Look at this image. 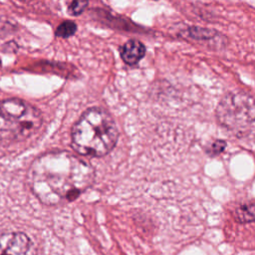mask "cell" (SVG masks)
<instances>
[{"label": "cell", "mask_w": 255, "mask_h": 255, "mask_svg": "<svg viewBox=\"0 0 255 255\" xmlns=\"http://www.w3.org/2000/svg\"><path fill=\"white\" fill-rule=\"evenodd\" d=\"M94 178L93 166L68 151H54L37 157L28 173L32 192L49 206L74 201L93 184Z\"/></svg>", "instance_id": "cell-1"}, {"label": "cell", "mask_w": 255, "mask_h": 255, "mask_svg": "<svg viewBox=\"0 0 255 255\" xmlns=\"http://www.w3.org/2000/svg\"><path fill=\"white\" fill-rule=\"evenodd\" d=\"M119 130L112 116L105 110L86 111L72 128V146L80 154L104 156L117 143Z\"/></svg>", "instance_id": "cell-2"}, {"label": "cell", "mask_w": 255, "mask_h": 255, "mask_svg": "<svg viewBox=\"0 0 255 255\" xmlns=\"http://www.w3.org/2000/svg\"><path fill=\"white\" fill-rule=\"evenodd\" d=\"M41 123V113L21 100L9 99L0 104L1 137L26 138L40 128Z\"/></svg>", "instance_id": "cell-3"}, {"label": "cell", "mask_w": 255, "mask_h": 255, "mask_svg": "<svg viewBox=\"0 0 255 255\" xmlns=\"http://www.w3.org/2000/svg\"><path fill=\"white\" fill-rule=\"evenodd\" d=\"M216 118L221 127L244 134L255 127V99L245 93H230L218 104Z\"/></svg>", "instance_id": "cell-4"}, {"label": "cell", "mask_w": 255, "mask_h": 255, "mask_svg": "<svg viewBox=\"0 0 255 255\" xmlns=\"http://www.w3.org/2000/svg\"><path fill=\"white\" fill-rule=\"evenodd\" d=\"M0 255H37L31 239L23 232L0 234Z\"/></svg>", "instance_id": "cell-5"}, {"label": "cell", "mask_w": 255, "mask_h": 255, "mask_svg": "<svg viewBox=\"0 0 255 255\" xmlns=\"http://www.w3.org/2000/svg\"><path fill=\"white\" fill-rule=\"evenodd\" d=\"M145 54V47L137 40L128 41L122 48L121 56L124 62L128 65L136 64Z\"/></svg>", "instance_id": "cell-6"}, {"label": "cell", "mask_w": 255, "mask_h": 255, "mask_svg": "<svg viewBox=\"0 0 255 255\" xmlns=\"http://www.w3.org/2000/svg\"><path fill=\"white\" fill-rule=\"evenodd\" d=\"M236 219L240 222H247L255 220V205H243L236 211Z\"/></svg>", "instance_id": "cell-7"}, {"label": "cell", "mask_w": 255, "mask_h": 255, "mask_svg": "<svg viewBox=\"0 0 255 255\" xmlns=\"http://www.w3.org/2000/svg\"><path fill=\"white\" fill-rule=\"evenodd\" d=\"M77 31V25L72 21H65L61 23L55 31V35L59 38H69Z\"/></svg>", "instance_id": "cell-8"}, {"label": "cell", "mask_w": 255, "mask_h": 255, "mask_svg": "<svg viewBox=\"0 0 255 255\" xmlns=\"http://www.w3.org/2000/svg\"><path fill=\"white\" fill-rule=\"evenodd\" d=\"M88 6V0H73L70 4L68 11L73 16H78L82 14Z\"/></svg>", "instance_id": "cell-9"}, {"label": "cell", "mask_w": 255, "mask_h": 255, "mask_svg": "<svg viewBox=\"0 0 255 255\" xmlns=\"http://www.w3.org/2000/svg\"><path fill=\"white\" fill-rule=\"evenodd\" d=\"M212 31L208 29H202V28H192L190 30V34L194 38H200V39H207L212 37Z\"/></svg>", "instance_id": "cell-10"}, {"label": "cell", "mask_w": 255, "mask_h": 255, "mask_svg": "<svg viewBox=\"0 0 255 255\" xmlns=\"http://www.w3.org/2000/svg\"><path fill=\"white\" fill-rule=\"evenodd\" d=\"M225 145H226L225 141H223V140H216L212 144V147L210 149V153L211 154H218V153H220L224 149Z\"/></svg>", "instance_id": "cell-11"}, {"label": "cell", "mask_w": 255, "mask_h": 255, "mask_svg": "<svg viewBox=\"0 0 255 255\" xmlns=\"http://www.w3.org/2000/svg\"><path fill=\"white\" fill-rule=\"evenodd\" d=\"M19 1H22V2H30V1H33V0H19Z\"/></svg>", "instance_id": "cell-12"}, {"label": "cell", "mask_w": 255, "mask_h": 255, "mask_svg": "<svg viewBox=\"0 0 255 255\" xmlns=\"http://www.w3.org/2000/svg\"><path fill=\"white\" fill-rule=\"evenodd\" d=\"M0 67H1V60H0Z\"/></svg>", "instance_id": "cell-13"}]
</instances>
